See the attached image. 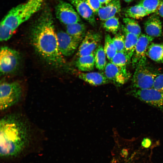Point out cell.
<instances>
[{"instance_id": "7c38bea8", "label": "cell", "mask_w": 163, "mask_h": 163, "mask_svg": "<svg viewBox=\"0 0 163 163\" xmlns=\"http://www.w3.org/2000/svg\"><path fill=\"white\" fill-rule=\"evenodd\" d=\"M104 71V74L109 81L118 86L124 85L129 78L117 66L111 62L107 63Z\"/></svg>"}, {"instance_id": "83f0119b", "label": "cell", "mask_w": 163, "mask_h": 163, "mask_svg": "<svg viewBox=\"0 0 163 163\" xmlns=\"http://www.w3.org/2000/svg\"><path fill=\"white\" fill-rule=\"evenodd\" d=\"M112 39L117 51L124 52L125 37L123 33H117Z\"/></svg>"}, {"instance_id": "cb8c5ba5", "label": "cell", "mask_w": 163, "mask_h": 163, "mask_svg": "<svg viewBox=\"0 0 163 163\" xmlns=\"http://www.w3.org/2000/svg\"><path fill=\"white\" fill-rule=\"evenodd\" d=\"M104 49L106 56L110 61L117 52L116 48L110 35L106 34L105 36Z\"/></svg>"}, {"instance_id": "8992f818", "label": "cell", "mask_w": 163, "mask_h": 163, "mask_svg": "<svg viewBox=\"0 0 163 163\" xmlns=\"http://www.w3.org/2000/svg\"><path fill=\"white\" fill-rule=\"evenodd\" d=\"M128 94L149 105L163 110V92L153 88L133 89L129 91Z\"/></svg>"}, {"instance_id": "ba28073f", "label": "cell", "mask_w": 163, "mask_h": 163, "mask_svg": "<svg viewBox=\"0 0 163 163\" xmlns=\"http://www.w3.org/2000/svg\"><path fill=\"white\" fill-rule=\"evenodd\" d=\"M55 14L57 18L65 25L80 22L79 15L72 5L64 1L60 0L55 7Z\"/></svg>"}, {"instance_id": "f1b7e54d", "label": "cell", "mask_w": 163, "mask_h": 163, "mask_svg": "<svg viewBox=\"0 0 163 163\" xmlns=\"http://www.w3.org/2000/svg\"><path fill=\"white\" fill-rule=\"evenodd\" d=\"M14 31L7 25L0 23V39L1 41H6L12 36Z\"/></svg>"}, {"instance_id": "4fadbf2b", "label": "cell", "mask_w": 163, "mask_h": 163, "mask_svg": "<svg viewBox=\"0 0 163 163\" xmlns=\"http://www.w3.org/2000/svg\"><path fill=\"white\" fill-rule=\"evenodd\" d=\"M81 16L93 26L96 24L95 14L84 0H70Z\"/></svg>"}, {"instance_id": "30bf717a", "label": "cell", "mask_w": 163, "mask_h": 163, "mask_svg": "<svg viewBox=\"0 0 163 163\" xmlns=\"http://www.w3.org/2000/svg\"><path fill=\"white\" fill-rule=\"evenodd\" d=\"M154 39V37L145 34H141L139 36L131 60L133 68H135L139 63L147 60V50Z\"/></svg>"}, {"instance_id": "8fae6325", "label": "cell", "mask_w": 163, "mask_h": 163, "mask_svg": "<svg viewBox=\"0 0 163 163\" xmlns=\"http://www.w3.org/2000/svg\"><path fill=\"white\" fill-rule=\"evenodd\" d=\"M56 34L58 47L61 54L66 57L72 55L81 42L62 31L57 32Z\"/></svg>"}, {"instance_id": "d4e9b609", "label": "cell", "mask_w": 163, "mask_h": 163, "mask_svg": "<svg viewBox=\"0 0 163 163\" xmlns=\"http://www.w3.org/2000/svg\"><path fill=\"white\" fill-rule=\"evenodd\" d=\"M102 27L106 31L116 34L120 28V24L118 18L114 16L104 21Z\"/></svg>"}, {"instance_id": "7a4b0ae2", "label": "cell", "mask_w": 163, "mask_h": 163, "mask_svg": "<svg viewBox=\"0 0 163 163\" xmlns=\"http://www.w3.org/2000/svg\"><path fill=\"white\" fill-rule=\"evenodd\" d=\"M30 36L34 49L49 64L59 67L65 63L59 49L53 18L49 10L43 11L35 21Z\"/></svg>"}, {"instance_id": "277c9868", "label": "cell", "mask_w": 163, "mask_h": 163, "mask_svg": "<svg viewBox=\"0 0 163 163\" xmlns=\"http://www.w3.org/2000/svg\"><path fill=\"white\" fill-rule=\"evenodd\" d=\"M21 85L18 82H3L0 86V111L5 112L18 104L23 97Z\"/></svg>"}, {"instance_id": "5b68a950", "label": "cell", "mask_w": 163, "mask_h": 163, "mask_svg": "<svg viewBox=\"0 0 163 163\" xmlns=\"http://www.w3.org/2000/svg\"><path fill=\"white\" fill-rule=\"evenodd\" d=\"M159 74L158 70L150 66L147 60L139 63L135 68L132 80L133 89L153 88L155 79Z\"/></svg>"}, {"instance_id": "4dcf8cb0", "label": "cell", "mask_w": 163, "mask_h": 163, "mask_svg": "<svg viewBox=\"0 0 163 163\" xmlns=\"http://www.w3.org/2000/svg\"><path fill=\"white\" fill-rule=\"evenodd\" d=\"M88 4L95 14H97L98 12L102 7L99 0H84Z\"/></svg>"}, {"instance_id": "d6a6232c", "label": "cell", "mask_w": 163, "mask_h": 163, "mask_svg": "<svg viewBox=\"0 0 163 163\" xmlns=\"http://www.w3.org/2000/svg\"><path fill=\"white\" fill-rule=\"evenodd\" d=\"M156 15L163 18V0H162L161 4L155 12Z\"/></svg>"}, {"instance_id": "e575fe53", "label": "cell", "mask_w": 163, "mask_h": 163, "mask_svg": "<svg viewBox=\"0 0 163 163\" xmlns=\"http://www.w3.org/2000/svg\"><path fill=\"white\" fill-rule=\"evenodd\" d=\"M125 2L127 3H129L132 2L133 0H123Z\"/></svg>"}, {"instance_id": "4316f807", "label": "cell", "mask_w": 163, "mask_h": 163, "mask_svg": "<svg viewBox=\"0 0 163 163\" xmlns=\"http://www.w3.org/2000/svg\"><path fill=\"white\" fill-rule=\"evenodd\" d=\"M162 0H141L138 4L142 6L149 14L155 13Z\"/></svg>"}, {"instance_id": "836d02e7", "label": "cell", "mask_w": 163, "mask_h": 163, "mask_svg": "<svg viewBox=\"0 0 163 163\" xmlns=\"http://www.w3.org/2000/svg\"><path fill=\"white\" fill-rule=\"evenodd\" d=\"M102 6L106 5L108 4L112 0H99Z\"/></svg>"}, {"instance_id": "f546056e", "label": "cell", "mask_w": 163, "mask_h": 163, "mask_svg": "<svg viewBox=\"0 0 163 163\" xmlns=\"http://www.w3.org/2000/svg\"><path fill=\"white\" fill-rule=\"evenodd\" d=\"M153 88L163 92V73L159 74L155 79Z\"/></svg>"}, {"instance_id": "ac0fdd59", "label": "cell", "mask_w": 163, "mask_h": 163, "mask_svg": "<svg viewBox=\"0 0 163 163\" xmlns=\"http://www.w3.org/2000/svg\"><path fill=\"white\" fill-rule=\"evenodd\" d=\"M66 25V32L81 42L86 34V28L85 25L79 22Z\"/></svg>"}, {"instance_id": "ffe728a7", "label": "cell", "mask_w": 163, "mask_h": 163, "mask_svg": "<svg viewBox=\"0 0 163 163\" xmlns=\"http://www.w3.org/2000/svg\"><path fill=\"white\" fill-rule=\"evenodd\" d=\"M146 55L153 61L163 63V43H151L148 47Z\"/></svg>"}, {"instance_id": "2e32d148", "label": "cell", "mask_w": 163, "mask_h": 163, "mask_svg": "<svg viewBox=\"0 0 163 163\" xmlns=\"http://www.w3.org/2000/svg\"><path fill=\"white\" fill-rule=\"evenodd\" d=\"M78 76L82 80L94 86L104 85L110 82L104 73L100 72L79 73Z\"/></svg>"}, {"instance_id": "6da1fadb", "label": "cell", "mask_w": 163, "mask_h": 163, "mask_svg": "<svg viewBox=\"0 0 163 163\" xmlns=\"http://www.w3.org/2000/svg\"><path fill=\"white\" fill-rule=\"evenodd\" d=\"M34 128L22 114L8 113L0 120V153L2 163H14L32 152Z\"/></svg>"}, {"instance_id": "52a82bcc", "label": "cell", "mask_w": 163, "mask_h": 163, "mask_svg": "<svg viewBox=\"0 0 163 163\" xmlns=\"http://www.w3.org/2000/svg\"><path fill=\"white\" fill-rule=\"evenodd\" d=\"M20 56L17 51L6 46L1 48L0 52V68L1 74L4 75L12 73L18 67Z\"/></svg>"}, {"instance_id": "9c48e42d", "label": "cell", "mask_w": 163, "mask_h": 163, "mask_svg": "<svg viewBox=\"0 0 163 163\" xmlns=\"http://www.w3.org/2000/svg\"><path fill=\"white\" fill-rule=\"evenodd\" d=\"M101 39V34L99 33L88 31L78 47L77 56L78 58L94 53L100 45Z\"/></svg>"}, {"instance_id": "603a6c76", "label": "cell", "mask_w": 163, "mask_h": 163, "mask_svg": "<svg viewBox=\"0 0 163 163\" xmlns=\"http://www.w3.org/2000/svg\"><path fill=\"white\" fill-rule=\"evenodd\" d=\"M95 65L99 70H104L107 64L106 55L102 45L100 44L94 52Z\"/></svg>"}, {"instance_id": "484cf974", "label": "cell", "mask_w": 163, "mask_h": 163, "mask_svg": "<svg viewBox=\"0 0 163 163\" xmlns=\"http://www.w3.org/2000/svg\"><path fill=\"white\" fill-rule=\"evenodd\" d=\"M124 26L129 32L139 36L141 34V30L138 22L134 19L126 17L123 19Z\"/></svg>"}, {"instance_id": "e0dca14e", "label": "cell", "mask_w": 163, "mask_h": 163, "mask_svg": "<svg viewBox=\"0 0 163 163\" xmlns=\"http://www.w3.org/2000/svg\"><path fill=\"white\" fill-rule=\"evenodd\" d=\"M121 28L125 37L124 52L130 63L139 36L128 31L124 25L122 26Z\"/></svg>"}, {"instance_id": "d6986e66", "label": "cell", "mask_w": 163, "mask_h": 163, "mask_svg": "<svg viewBox=\"0 0 163 163\" xmlns=\"http://www.w3.org/2000/svg\"><path fill=\"white\" fill-rule=\"evenodd\" d=\"M75 65L79 70L82 72H90L93 70L95 66L94 53L78 57Z\"/></svg>"}, {"instance_id": "9a60e30c", "label": "cell", "mask_w": 163, "mask_h": 163, "mask_svg": "<svg viewBox=\"0 0 163 163\" xmlns=\"http://www.w3.org/2000/svg\"><path fill=\"white\" fill-rule=\"evenodd\" d=\"M121 10L120 0H112L107 5L102 6L99 10L97 15L102 21L115 16Z\"/></svg>"}, {"instance_id": "44dd1931", "label": "cell", "mask_w": 163, "mask_h": 163, "mask_svg": "<svg viewBox=\"0 0 163 163\" xmlns=\"http://www.w3.org/2000/svg\"><path fill=\"white\" fill-rule=\"evenodd\" d=\"M110 61L117 66L126 75L129 77L130 74L127 70V65L129 62L124 52H117Z\"/></svg>"}, {"instance_id": "7402d4cb", "label": "cell", "mask_w": 163, "mask_h": 163, "mask_svg": "<svg viewBox=\"0 0 163 163\" xmlns=\"http://www.w3.org/2000/svg\"><path fill=\"white\" fill-rule=\"evenodd\" d=\"M123 13L126 17L137 19L149 14L143 7L138 4L125 8Z\"/></svg>"}, {"instance_id": "5bb4252c", "label": "cell", "mask_w": 163, "mask_h": 163, "mask_svg": "<svg viewBox=\"0 0 163 163\" xmlns=\"http://www.w3.org/2000/svg\"><path fill=\"white\" fill-rule=\"evenodd\" d=\"M146 34L154 37L161 36L162 34L161 22L157 15L149 18L144 24Z\"/></svg>"}, {"instance_id": "1f68e13d", "label": "cell", "mask_w": 163, "mask_h": 163, "mask_svg": "<svg viewBox=\"0 0 163 163\" xmlns=\"http://www.w3.org/2000/svg\"><path fill=\"white\" fill-rule=\"evenodd\" d=\"M151 144V141L149 138H144L141 143L142 145L144 147L147 148L149 147Z\"/></svg>"}, {"instance_id": "3957f363", "label": "cell", "mask_w": 163, "mask_h": 163, "mask_svg": "<svg viewBox=\"0 0 163 163\" xmlns=\"http://www.w3.org/2000/svg\"><path fill=\"white\" fill-rule=\"evenodd\" d=\"M45 0H27L13 8L3 18L1 23L14 31L39 11Z\"/></svg>"}]
</instances>
